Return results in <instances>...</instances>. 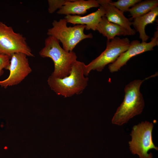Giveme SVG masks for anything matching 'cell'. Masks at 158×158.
I'll use <instances>...</instances> for the list:
<instances>
[{
	"instance_id": "1",
	"label": "cell",
	"mask_w": 158,
	"mask_h": 158,
	"mask_svg": "<svg viewBox=\"0 0 158 158\" xmlns=\"http://www.w3.org/2000/svg\"><path fill=\"white\" fill-rule=\"evenodd\" d=\"M85 65L84 63L77 60L72 65L68 76L59 78L51 75L47 80L49 87L56 94L65 97L82 93L89 80L84 74Z\"/></svg>"
},
{
	"instance_id": "2",
	"label": "cell",
	"mask_w": 158,
	"mask_h": 158,
	"mask_svg": "<svg viewBox=\"0 0 158 158\" xmlns=\"http://www.w3.org/2000/svg\"><path fill=\"white\" fill-rule=\"evenodd\" d=\"M144 81L135 80L125 86L123 100L112 118V124L122 125L142 112L145 102L140 88Z\"/></svg>"
},
{
	"instance_id": "3",
	"label": "cell",
	"mask_w": 158,
	"mask_h": 158,
	"mask_svg": "<svg viewBox=\"0 0 158 158\" xmlns=\"http://www.w3.org/2000/svg\"><path fill=\"white\" fill-rule=\"evenodd\" d=\"M59 41L51 36L45 39L44 47L39 52L42 57L51 58L54 64V70L51 75L59 78L68 76L77 57L73 51L67 52L59 44Z\"/></svg>"
},
{
	"instance_id": "4",
	"label": "cell",
	"mask_w": 158,
	"mask_h": 158,
	"mask_svg": "<svg viewBox=\"0 0 158 158\" xmlns=\"http://www.w3.org/2000/svg\"><path fill=\"white\" fill-rule=\"evenodd\" d=\"M64 18L59 21L54 20L52 27L48 30L49 36H53L58 40L63 45V48L67 52L71 51L81 41L87 38H92V35L84 33L85 25H77L73 27L67 26Z\"/></svg>"
},
{
	"instance_id": "5",
	"label": "cell",
	"mask_w": 158,
	"mask_h": 158,
	"mask_svg": "<svg viewBox=\"0 0 158 158\" xmlns=\"http://www.w3.org/2000/svg\"><path fill=\"white\" fill-rule=\"evenodd\" d=\"M153 126L152 123L145 121L133 126L130 134L131 140L128 142L132 153L137 154L140 158H152V154L148 153L149 151L152 149L158 150L152 140Z\"/></svg>"
},
{
	"instance_id": "6",
	"label": "cell",
	"mask_w": 158,
	"mask_h": 158,
	"mask_svg": "<svg viewBox=\"0 0 158 158\" xmlns=\"http://www.w3.org/2000/svg\"><path fill=\"white\" fill-rule=\"evenodd\" d=\"M127 37L121 38L116 37L111 41L107 40L105 50L97 57L85 65L84 74L87 76L92 70L101 72L107 64L113 63L130 45Z\"/></svg>"
},
{
	"instance_id": "7",
	"label": "cell",
	"mask_w": 158,
	"mask_h": 158,
	"mask_svg": "<svg viewBox=\"0 0 158 158\" xmlns=\"http://www.w3.org/2000/svg\"><path fill=\"white\" fill-rule=\"evenodd\" d=\"M19 52L27 56H34L26 38L22 34L14 32L11 27L0 21V54L11 56Z\"/></svg>"
},
{
	"instance_id": "8",
	"label": "cell",
	"mask_w": 158,
	"mask_h": 158,
	"mask_svg": "<svg viewBox=\"0 0 158 158\" xmlns=\"http://www.w3.org/2000/svg\"><path fill=\"white\" fill-rule=\"evenodd\" d=\"M27 56L20 52L11 55L9 64L5 68L9 71V75L6 79L0 81V86L6 88L17 85L32 72Z\"/></svg>"
},
{
	"instance_id": "9",
	"label": "cell",
	"mask_w": 158,
	"mask_h": 158,
	"mask_svg": "<svg viewBox=\"0 0 158 158\" xmlns=\"http://www.w3.org/2000/svg\"><path fill=\"white\" fill-rule=\"evenodd\" d=\"M158 45V30L155 32L151 41L149 42L134 40L130 42L128 49L122 53L115 61L110 64L109 69L110 72L118 71L132 57L144 52L153 50V47Z\"/></svg>"
},
{
	"instance_id": "10",
	"label": "cell",
	"mask_w": 158,
	"mask_h": 158,
	"mask_svg": "<svg viewBox=\"0 0 158 158\" xmlns=\"http://www.w3.org/2000/svg\"><path fill=\"white\" fill-rule=\"evenodd\" d=\"M111 0H97L100 6L104 8V16L108 21L117 24L128 30L131 35H134L136 31L132 28V25L129 19L124 15L123 12L121 11L112 5Z\"/></svg>"
},
{
	"instance_id": "11",
	"label": "cell",
	"mask_w": 158,
	"mask_h": 158,
	"mask_svg": "<svg viewBox=\"0 0 158 158\" xmlns=\"http://www.w3.org/2000/svg\"><path fill=\"white\" fill-rule=\"evenodd\" d=\"M105 12L103 8L100 6L96 11L85 16L79 15H67L65 18L68 23L75 25H85V29L87 30L90 29L95 31L102 17L104 16Z\"/></svg>"
},
{
	"instance_id": "12",
	"label": "cell",
	"mask_w": 158,
	"mask_h": 158,
	"mask_svg": "<svg viewBox=\"0 0 158 158\" xmlns=\"http://www.w3.org/2000/svg\"><path fill=\"white\" fill-rule=\"evenodd\" d=\"M97 0H70L57 11L58 14L66 15L84 14L87 10L93 7H99Z\"/></svg>"
},
{
	"instance_id": "13",
	"label": "cell",
	"mask_w": 158,
	"mask_h": 158,
	"mask_svg": "<svg viewBox=\"0 0 158 158\" xmlns=\"http://www.w3.org/2000/svg\"><path fill=\"white\" fill-rule=\"evenodd\" d=\"M96 30L107 37L109 40L113 39L116 36L131 35L128 30L117 24L109 22L104 16L102 17L97 25Z\"/></svg>"
},
{
	"instance_id": "14",
	"label": "cell",
	"mask_w": 158,
	"mask_h": 158,
	"mask_svg": "<svg viewBox=\"0 0 158 158\" xmlns=\"http://www.w3.org/2000/svg\"><path fill=\"white\" fill-rule=\"evenodd\" d=\"M158 15V6L156 7L147 13L133 18L132 25L135 30L139 34V38L142 42H146L149 37L145 32V28L148 24L152 23Z\"/></svg>"
},
{
	"instance_id": "15",
	"label": "cell",
	"mask_w": 158,
	"mask_h": 158,
	"mask_svg": "<svg viewBox=\"0 0 158 158\" xmlns=\"http://www.w3.org/2000/svg\"><path fill=\"white\" fill-rule=\"evenodd\" d=\"M158 0H147L141 1L130 8V12L132 20L134 18L143 15L150 12L154 8L158 6Z\"/></svg>"
},
{
	"instance_id": "16",
	"label": "cell",
	"mask_w": 158,
	"mask_h": 158,
	"mask_svg": "<svg viewBox=\"0 0 158 158\" xmlns=\"http://www.w3.org/2000/svg\"><path fill=\"white\" fill-rule=\"evenodd\" d=\"M141 0H118L115 2L111 1V4L121 11H128L130 7H132Z\"/></svg>"
},
{
	"instance_id": "17",
	"label": "cell",
	"mask_w": 158,
	"mask_h": 158,
	"mask_svg": "<svg viewBox=\"0 0 158 158\" xmlns=\"http://www.w3.org/2000/svg\"><path fill=\"white\" fill-rule=\"evenodd\" d=\"M70 0H48V12L50 13H54L56 10L60 9L67 2Z\"/></svg>"
},
{
	"instance_id": "18",
	"label": "cell",
	"mask_w": 158,
	"mask_h": 158,
	"mask_svg": "<svg viewBox=\"0 0 158 158\" xmlns=\"http://www.w3.org/2000/svg\"><path fill=\"white\" fill-rule=\"evenodd\" d=\"M10 59V56L0 54V76L4 73L3 69L9 64Z\"/></svg>"
}]
</instances>
